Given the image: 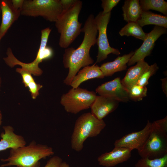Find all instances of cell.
Masks as SVG:
<instances>
[{
	"instance_id": "cell-1",
	"label": "cell",
	"mask_w": 167,
	"mask_h": 167,
	"mask_svg": "<svg viewBox=\"0 0 167 167\" xmlns=\"http://www.w3.org/2000/svg\"><path fill=\"white\" fill-rule=\"evenodd\" d=\"M81 32H84V36L79 46L76 49L73 47L65 49L63 54L64 66L69 69L63 83L68 86H70L73 79L81 68L94 62L89 52L91 47L96 43L98 30L93 14H91L88 17Z\"/></svg>"
},
{
	"instance_id": "cell-2",
	"label": "cell",
	"mask_w": 167,
	"mask_h": 167,
	"mask_svg": "<svg viewBox=\"0 0 167 167\" xmlns=\"http://www.w3.org/2000/svg\"><path fill=\"white\" fill-rule=\"evenodd\" d=\"M54 154L53 148L47 145L37 144L32 141L27 146L11 148L9 156L1 161L6 163L1 167H39L40 160Z\"/></svg>"
},
{
	"instance_id": "cell-3",
	"label": "cell",
	"mask_w": 167,
	"mask_h": 167,
	"mask_svg": "<svg viewBox=\"0 0 167 167\" xmlns=\"http://www.w3.org/2000/svg\"><path fill=\"white\" fill-rule=\"evenodd\" d=\"M82 6V2L75 0L67 10H64L57 20L55 26L60 34L59 45L66 49L75 41L81 32L82 23L78 17Z\"/></svg>"
},
{
	"instance_id": "cell-4",
	"label": "cell",
	"mask_w": 167,
	"mask_h": 167,
	"mask_svg": "<svg viewBox=\"0 0 167 167\" xmlns=\"http://www.w3.org/2000/svg\"><path fill=\"white\" fill-rule=\"evenodd\" d=\"M141 158L154 159L167 154V116L152 123V130L144 146L138 151Z\"/></svg>"
},
{
	"instance_id": "cell-5",
	"label": "cell",
	"mask_w": 167,
	"mask_h": 167,
	"mask_svg": "<svg viewBox=\"0 0 167 167\" xmlns=\"http://www.w3.org/2000/svg\"><path fill=\"white\" fill-rule=\"evenodd\" d=\"M106 126L103 120L98 119L91 113L82 114L75 122L71 138L72 148L76 152L81 151L85 140L98 135Z\"/></svg>"
},
{
	"instance_id": "cell-6",
	"label": "cell",
	"mask_w": 167,
	"mask_h": 167,
	"mask_svg": "<svg viewBox=\"0 0 167 167\" xmlns=\"http://www.w3.org/2000/svg\"><path fill=\"white\" fill-rule=\"evenodd\" d=\"M64 11L61 0H24L20 15L55 22Z\"/></svg>"
},
{
	"instance_id": "cell-7",
	"label": "cell",
	"mask_w": 167,
	"mask_h": 167,
	"mask_svg": "<svg viewBox=\"0 0 167 167\" xmlns=\"http://www.w3.org/2000/svg\"><path fill=\"white\" fill-rule=\"evenodd\" d=\"M96 96L94 91L79 87L72 88L62 95L60 102L67 112L76 114L90 108Z\"/></svg>"
},
{
	"instance_id": "cell-8",
	"label": "cell",
	"mask_w": 167,
	"mask_h": 167,
	"mask_svg": "<svg viewBox=\"0 0 167 167\" xmlns=\"http://www.w3.org/2000/svg\"><path fill=\"white\" fill-rule=\"evenodd\" d=\"M111 12L103 14L100 12L95 17L97 26L98 36L97 38L96 44L98 46V52L95 64L100 62L106 59L110 54L118 55L120 54L117 49L111 47L109 45L107 35V29L109 21Z\"/></svg>"
},
{
	"instance_id": "cell-9",
	"label": "cell",
	"mask_w": 167,
	"mask_h": 167,
	"mask_svg": "<svg viewBox=\"0 0 167 167\" xmlns=\"http://www.w3.org/2000/svg\"><path fill=\"white\" fill-rule=\"evenodd\" d=\"M6 54L7 56L3 58V59L8 66L12 68L16 65H19L21 68L36 76H40L43 73V71L39 66V64L49 58L48 52L45 49L41 48H39L35 59L32 62L29 63L23 62L18 59L10 47L7 49Z\"/></svg>"
},
{
	"instance_id": "cell-10",
	"label": "cell",
	"mask_w": 167,
	"mask_h": 167,
	"mask_svg": "<svg viewBox=\"0 0 167 167\" xmlns=\"http://www.w3.org/2000/svg\"><path fill=\"white\" fill-rule=\"evenodd\" d=\"M152 128V123L148 120L145 126L141 130L128 134L114 142V147L140 150L144 146L149 137Z\"/></svg>"
},
{
	"instance_id": "cell-11",
	"label": "cell",
	"mask_w": 167,
	"mask_h": 167,
	"mask_svg": "<svg viewBox=\"0 0 167 167\" xmlns=\"http://www.w3.org/2000/svg\"><path fill=\"white\" fill-rule=\"evenodd\" d=\"M95 90L99 95L119 102H127L130 100L128 90L122 85L120 77L101 84Z\"/></svg>"
},
{
	"instance_id": "cell-12",
	"label": "cell",
	"mask_w": 167,
	"mask_h": 167,
	"mask_svg": "<svg viewBox=\"0 0 167 167\" xmlns=\"http://www.w3.org/2000/svg\"><path fill=\"white\" fill-rule=\"evenodd\" d=\"M167 32L166 28L155 26L146 36L140 47L137 49L127 63L129 66H131L138 62L144 60L147 56L151 54L155 42L162 35Z\"/></svg>"
},
{
	"instance_id": "cell-13",
	"label": "cell",
	"mask_w": 167,
	"mask_h": 167,
	"mask_svg": "<svg viewBox=\"0 0 167 167\" xmlns=\"http://www.w3.org/2000/svg\"><path fill=\"white\" fill-rule=\"evenodd\" d=\"M132 151L125 148L114 147L111 151L99 156L97 161L99 164L105 167H113L127 161L131 156Z\"/></svg>"
},
{
	"instance_id": "cell-14",
	"label": "cell",
	"mask_w": 167,
	"mask_h": 167,
	"mask_svg": "<svg viewBox=\"0 0 167 167\" xmlns=\"http://www.w3.org/2000/svg\"><path fill=\"white\" fill-rule=\"evenodd\" d=\"M0 9L2 15L0 26V39L5 36L13 24L20 15V10L13 6L11 0H0Z\"/></svg>"
},
{
	"instance_id": "cell-15",
	"label": "cell",
	"mask_w": 167,
	"mask_h": 167,
	"mask_svg": "<svg viewBox=\"0 0 167 167\" xmlns=\"http://www.w3.org/2000/svg\"><path fill=\"white\" fill-rule=\"evenodd\" d=\"M119 102L101 96H97L90 108L91 113L99 120L103 119L114 111L118 107Z\"/></svg>"
},
{
	"instance_id": "cell-16",
	"label": "cell",
	"mask_w": 167,
	"mask_h": 167,
	"mask_svg": "<svg viewBox=\"0 0 167 167\" xmlns=\"http://www.w3.org/2000/svg\"><path fill=\"white\" fill-rule=\"evenodd\" d=\"M4 132L0 135V152L8 148H14L26 145V142L24 137L14 132L13 128L10 126L3 127Z\"/></svg>"
},
{
	"instance_id": "cell-17",
	"label": "cell",
	"mask_w": 167,
	"mask_h": 167,
	"mask_svg": "<svg viewBox=\"0 0 167 167\" xmlns=\"http://www.w3.org/2000/svg\"><path fill=\"white\" fill-rule=\"evenodd\" d=\"M105 76L100 67L95 63L91 66H87L79 70L73 79L70 86L76 88L83 82L95 78L103 79Z\"/></svg>"
},
{
	"instance_id": "cell-18",
	"label": "cell",
	"mask_w": 167,
	"mask_h": 167,
	"mask_svg": "<svg viewBox=\"0 0 167 167\" xmlns=\"http://www.w3.org/2000/svg\"><path fill=\"white\" fill-rule=\"evenodd\" d=\"M134 53L132 51L128 54L118 56L113 61L103 64L100 68L104 76H112L115 72L126 70V64Z\"/></svg>"
},
{
	"instance_id": "cell-19",
	"label": "cell",
	"mask_w": 167,
	"mask_h": 167,
	"mask_svg": "<svg viewBox=\"0 0 167 167\" xmlns=\"http://www.w3.org/2000/svg\"><path fill=\"white\" fill-rule=\"evenodd\" d=\"M149 66L144 60H143L137 62L135 66L130 67L124 78L121 80L123 86L128 90L136 84L142 74Z\"/></svg>"
},
{
	"instance_id": "cell-20",
	"label": "cell",
	"mask_w": 167,
	"mask_h": 167,
	"mask_svg": "<svg viewBox=\"0 0 167 167\" xmlns=\"http://www.w3.org/2000/svg\"><path fill=\"white\" fill-rule=\"evenodd\" d=\"M122 10L124 19L128 23L136 22L143 11L138 0L125 1Z\"/></svg>"
},
{
	"instance_id": "cell-21",
	"label": "cell",
	"mask_w": 167,
	"mask_h": 167,
	"mask_svg": "<svg viewBox=\"0 0 167 167\" xmlns=\"http://www.w3.org/2000/svg\"><path fill=\"white\" fill-rule=\"evenodd\" d=\"M136 23L141 27L147 25L167 28V16L156 14L149 11H143Z\"/></svg>"
},
{
	"instance_id": "cell-22",
	"label": "cell",
	"mask_w": 167,
	"mask_h": 167,
	"mask_svg": "<svg viewBox=\"0 0 167 167\" xmlns=\"http://www.w3.org/2000/svg\"><path fill=\"white\" fill-rule=\"evenodd\" d=\"M121 36H131L144 41L147 33L144 32L142 27L135 22H129L121 29L119 32Z\"/></svg>"
},
{
	"instance_id": "cell-23",
	"label": "cell",
	"mask_w": 167,
	"mask_h": 167,
	"mask_svg": "<svg viewBox=\"0 0 167 167\" xmlns=\"http://www.w3.org/2000/svg\"><path fill=\"white\" fill-rule=\"evenodd\" d=\"M139 4L143 11L154 10L167 16V2L164 0H141Z\"/></svg>"
},
{
	"instance_id": "cell-24",
	"label": "cell",
	"mask_w": 167,
	"mask_h": 167,
	"mask_svg": "<svg viewBox=\"0 0 167 167\" xmlns=\"http://www.w3.org/2000/svg\"><path fill=\"white\" fill-rule=\"evenodd\" d=\"M135 167H167V154L156 159L141 158L136 163Z\"/></svg>"
},
{
	"instance_id": "cell-25",
	"label": "cell",
	"mask_w": 167,
	"mask_h": 167,
	"mask_svg": "<svg viewBox=\"0 0 167 167\" xmlns=\"http://www.w3.org/2000/svg\"><path fill=\"white\" fill-rule=\"evenodd\" d=\"M127 90L130 100L135 101H140L147 96L146 87H142L135 84Z\"/></svg>"
},
{
	"instance_id": "cell-26",
	"label": "cell",
	"mask_w": 167,
	"mask_h": 167,
	"mask_svg": "<svg viewBox=\"0 0 167 167\" xmlns=\"http://www.w3.org/2000/svg\"><path fill=\"white\" fill-rule=\"evenodd\" d=\"M159 69L156 63L149 66L141 75L136 84L142 87H146L148 84L150 78L154 75Z\"/></svg>"
},
{
	"instance_id": "cell-27",
	"label": "cell",
	"mask_w": 167,
	"mask_h": 167,
	"mask_svg": "<svg viewBox=\"0 0 167 167\" xmlns=\"http://www.w3.org/2000/svg\"><path fill=\"white\" fill-rule=\"evenodd\" d=\"M119 0H102L101 4L103 14L111 12L113 8L116 6L120 2Z\"/></svg>"
},
{
	"instance_id": "cell-28",
	"label": "cell",
	"mask_w": 167,
	"mask_h": 167,
	"mask_svg": "<svg viewBox=\"0 0 167 167\" xmlns=\"http://www.w3.org/2000/svg\"><path fill=\"white\" fill-rule=\"evenodd\" d=\"M16 71L21 75L23 83L25 87H26L30 82L34 80L31 73L21 68H17Z\"/></svg>"
},
{
	"instance_id": "cell-29",
	"label": "cell",
	"mask_w": 167,
	"mask_h": 167,
	"mask_svg": "<svg viewBox=\"0 0 167 167\" xmlns=\"http://www.w3.org/2000/svg\"><path fill=\"white\" fill-rule=\"evenodd\" d=\"M42 87V85L37 84L35 80L30 82L26 87L28 88L31 96L34 99H36L39 95V91Z\"/></svg>"
},
{
	"instance_id": "cell-30",
	"label": "cell",
	"mask_w": 167,
	"mask_h": 167,
	"mask_svg": "<svg viewBox=\"0 0 167 167\" xmlns=\"http://www.w3.org/2000/svg\"><path fill=\"white\" fill-rule=\"evenodd\" d=\"M62 162L61 158L58 156H54L48 161L44 167H59Z\"/></svg>"
},
{
	"instance_id": "cell-31",
	"label": "cell",
	"mask_w": 167,
	"mask_h": 167,
	"mask_svg": "<svg viewBox=\"0 0 167 167\" xmlns=\"http://www.w3.org/2000/svg\"><path fill=\"white\" fill-rule=\"evenodd\" d=\"M13 6L16 10H20L23 6L24 0H11Z\"/></svg>"
},
{
	"instance_id": "cell-32",
	"label": "cell",
	"mask_w": 167,
	"mask_h": 167,
	"mask_svg": "<svg viewBox=\"0 0 167 167\" xmlns=\"http://www.w3.org/2000/svg\"><path fill=\"white\" fill-rule=\"evenodd\" d=\"M64 10L68 9L73 3L75 0H61Z\"/></svg>"
},
{
	"instance_id": "cell-33",
	"label": "cell",
	"mask_w": 167,
	"mask_h": 167,
	"mask_svg": "<svg viewBox=\"0 0 167 167\" xmlns=\"http://www.w3.org/2000/svg\"><path fill=\"white\" fill-rule=\"evenodd\" d=\"M162 82L161 87L164 93L167 96V77L161 79Z\"/></svg>"
},
{
	"instance_id": "cell-34",
	"label": "cell",
	"mask_w": 167,
	"mask_h": 167,
	"mask_svg": "<svg viewBox=\"0 0 167 167\" xmlns=\"http://www.w3.org/2000/svg\"><path fill=\"white\" fill-rule=\"evenodd\" d=\"M59 167H70L69 165L65 161H62Z\"/></svg>"
},
{
	"instance_id": "cell-35",
	"label": "cell",
	"mask_w": 167,
	"mask_h": 167,
	"mask_svg": "<svg viewBox=\"0 0 167 167\" xmlns=\"http://www.w3.org/2000/svg\"><path fill=\"white\" fill-rule=\"evenodd\" d=\"M2 114L1 111H0V126L2 124Z\"/></svg>"
},
{
	"instance_id": "cell-36",
	"label": "cell",
	"mask_w": 167,
	"mask_h": 167,
	"mask_svg": "<svg viewBox=\"0 0 167 167\" xmlns=\"http://www.w3.org/2000/svg\"><path fill=\"white\" fill-rule=\"evenodd\" d=\"M1 78L0 77V87H1Z\"/></svg>"
},
{
	"instance_id": "cell-37",
	"label": "cell",
	"mask_w": 167,
	"mask_h": 167,
	"mask_svg": "<svg viewBox=\"0 0 167 167\" xmlns=\"http://www.w3.org/2000/svg\"><path fill=\"white\" fill-rule=\"evenodd\" d=\"M1 13V9H0V14Z\"/></svg>"
},
{
	"instance_id": "cell-38",
	"label": "cell",
	"mask_w": 167,
	"mask_h": 167,
	"mask_svg": "<svg viewBox=\"0 0 167 167\" xmlns=\"http://www.w3.org/2000/svg\"><path fill=\"white\" fill-rule=\"evenodd\" d=\"M1 40V39H0V41Z\"/></svg>"
}]
</instances>
